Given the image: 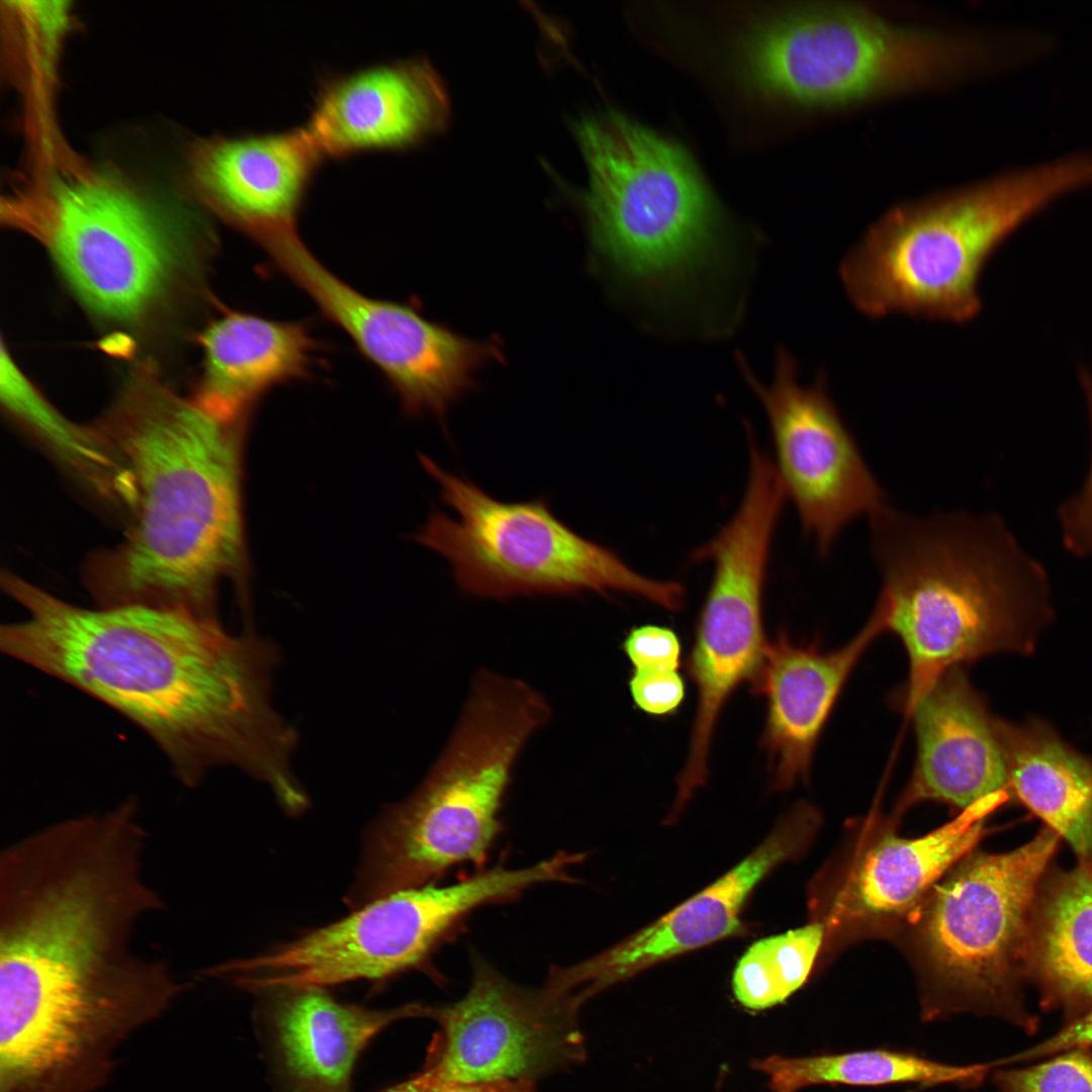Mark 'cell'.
I'll return each mask as SVG.
<instances>
[{"label":"cell","instance_id":"8","mask_svg":"<svg viewBox=\"0 0 1092 1092\" xmlns=\"http://www.w3.org/2000/svg\"><path fill=\"white\" fill-rule=\"evenodd\" d=\"M550 714L526 681L478 671L427 777L373 826L349 904L359 907L429 885L457 864L484 861L515 764Z\"/></svg>","mask_w":1092,"mask_h":1092},{"label":"cell","instance_id":"13","mask_svg":"<svg viewBox=\"0 0 1092 1092\" xmlns=\"http://www.w3.org/2000/svg\"><path fill=\"white\" fill-rule=\"evenodd\" d=\"M785 499L766 481H751L734 516L693 559L709 560L712 579L688 661L698 693L688 757L675 803L685 806L708 778V760L719 715L733 692L752 681L767 643L762 599L774 533Z\"/></svg>","mask_w":1092,"mask_h":1092},{"label":"cell","instance_id":"16","mask_svg":"<svg viewBox=\"0 0 1092 1092\" xmlns=\"http://www.w3.org/2000/svg\"><path fill=\"white\" fill-rule=\"evenodd\" d=\"M741 376L760 401L769 424L777 472L801 526L827 555L855 519L884 508L886 494L830 397L820 374L811 385L798 380V363L778 348L774 375L759 381L743 354H735Z\"/></svg>","mask_w":1092,"mask_h":1092},{"label":"cell","instance_id":"10","mask_svg":"<svg viewBox=\"0 0 1092 1092\" xmlns=\"http://www.w3.org/2000/svg\"><path fill=\"white\" fill-rule=\"evenodd\" d=\"M419 458L457 518L434 510L414 538L448 561L462 593L493 600L619 593L669 611L681 608L679 583L635 571L614 550L562 522L545 496L503 502L429 456Z\"/></svg>","mask_w":1092,"mask_h":1092},{"label":"cell","instance_id":"24","mask_svg":"<svg viewBox=\"0 0 1092 1092\" xmlns=\"http://www.w3.org/2000/svg\"><path fill=\"white\" fill-rule=\"evenodd\" d=\"M274 1045L292 1092H350L356 1059L391 1023L434 1018L436 1008L410 1003L371 1010L336 1001L323 988L269 991Z\"/></svg>","mask_w":1092,"mask_h":1092},{"label":"cell","instance_id":"4","mask_svg":"<svg viewBox=\"0 0 1092 1092\" xmlns=\"http://www.w3.org/2000/svg\"><path fill=\"white\" fill-rule=\"evenodd\" d=\"M870 547L881 575L872 615L908 656L907 717L946 671L1030 651L1054 615L1048 570L997 514L915 517L886 505L870 517Z\"/></svg>","mask_w":1092,"mask_h":1092},{"label":"cell","instance_id":"12","mask_svg":"<svg viewBox=\"0 0 1092 1092\" xmlns=\"http://www.w3.org/2000/svg\"><path fill=\"white\" fill-rule=\"evenodd\" d=\"M535 883L529 867H495L453 885L394 892L268 953L213 965L210 975L264 992L382 980L420 966L474 909Z\"/></svg>","mask_w":1092,"mask_h":1092},{"label":"cell","instance_id":"20","mask_svg":"<svg viewBox=\"0 0 1092 1092\" xmlns=\"http://www.w3.org/2000/svg\"><path fill=\"white\" fill-rule=\"evenodd\" d=\"M910 717L917 755L898 811L936 801L962 812L1001 799L1008 780L995 717L963 667L941 675Z\"/></svg>","mask_w":1092,"mask_h":1092},{"label":"cell","instance_id":"35","mask_svg":"<svg viewBox=\"0 0 1092 1092\" xmlns=\"http://www.w3.org/2000/svg\"><path fill=\"white\" fill-rule=\"evenodd\" d=\"M535 1084L536 1082L527 1080H496L478 1083H431L427 1078L425 1092H536Z\"/></svg>","mask_w":1092,"mask_h":1092},{"label":"cell","instance_id":"18","mask_svg":"<svg viewBox=\"0 0 1092 1092\" xmlns=\"http://www.w3.org/2000/svg\"><path fill=\"white\" fill-rule=\"evenodd\" d=\"M448 115L438 74L410 59L322 75L303 126L325 161L410 148L443 128Z\"/></svg>","mask_w":1092,"mask_h":1092},{"label":"cell","instance_id":"32","mask_svg":"<svg viewBox=\"0 0 1092 1092\" xmlns=\"http://www.w3.org/2000/svg\"><path fill=\"white\" fill-rule=\"evenodd\" d=\"M629 690L635 705L654 716L676 711L685 697V682L677 669H633Z\"/></svg>","mask_w":1092,"mask_h":1092},{"label":"cell","instance_id":"33","mask_svg":"<svg viewBox=\"0 0 1092 1092\" xmlns=\"http://www.w3.org/2000/svg\"><path fill=\"white\" fill-rule=\"evenodd\" d=\"M623 649L633 665L639 668L677 669L681 646L675 632L658 625H642L630 630Z\"/></svg>","mask_w":1092,"mask_h":1092},{"label":"cell","instance_id":"27","mask_svg":"<svg viewBox=\"0 0 1092 1092\" xmlns=\"http://www.w3.org/2000/svg\"><path fill=\"white\" fill-rule=\"evenodd\" d=\"M997 1062L953 1066L915 1053L867 1050L788 1058L774 1055L752 1062L768 1077L771 1092H797L812 1085L883 1086L916 1083L978 1087Z\"/></svg>","mask_w":1092,"mask_h":1092},{"label":"cell","instance_id":"3","mask_svg":"<svg viewBox=\"0 0 1092 1092\" xmlns=\"http://www.w3.org/2000/svg\"><path fill=\"white\" fill-rule=\"evenodd\" d=\"M243 423L216 418L147 367L95 422L135 488L123 539L91 554L83 568L97 607L216 618L217 585L243 559Z\"/></svg>","mask_w":1092,"mask_h":1092},{"label":"cell","instance_id":"36","mask_svg":"<svg viewBox=\"0 0 1092 1092\" xmlns=\"http://www.w3.org/2000/svg\"><path fill=\"white\" fill-rule=\"evenodd\" d=\"M427 1086V1077L422 1072L414 1078H411L396 1086H393L386 1092H425Z\"/></svg>","mask_w":1092,"mask_h":1092},{"label":"cell","instance_id":"21","mask_svg":"<svg viewBox=\"0 0 1092 1092\" xmlns=\"http://www.w3.org/2000/svg\"><path fill=\"white\" fill-rule=\"evenodd\" d=\"M883 632L872 615L849 642L834 650L798 644L785 632L767 643L751 682L766 700L762 746L776 790H789L808 779L818 739L847 678Z\"/></svg>","mask_w":1092,"mask_h":1092},{"label":"cell","instance_id":"5","mask_svg":"<svg viewBox=\"0 0 1092 1092\" xmlns=\"http://www.w3.org/2000/svg\"><path fill=\"white\" fill-rule=\"evenodd\" d=\"M978 48L899 25L857 5L736 0L710 47V73L732 121L768 144L791 117L936 79Z\"/></svg>","mask_w":1092,"mask_h":1092},{"label":"cell","instance_id":"28","mask_svg":"<svg viewBox=\"0 0 1092 1092\" xmlns=\"http://www.w3.org/2000/svg\"><path fill=\"white\" fill-rule=\"evenodd\" d=\"M1035 957L1051 999L1066 1005L1092 1003V872L1071 873L1052 892Z\"/></svg>","mask_w":1092,"mask_h":1092},{"label":"cell","instance_id":"6","mask_svg":"<svg viewBox=\"0 0 1092 1092\" xmlns=\"http://www.w3.org/2000/svg\"><path fill=\"white\" fill-rule=\"evenodd\" d=\"M589 182L580 195L592 257L654 312L695 298L738 267L746 228L679 140L616 109L574 125Z\"/></svg>","mask_w":1092,"mask_h":1092},{"label":"cell","instance_id":"26","mask_svg":"<svg viewBox=\"0 0 1092 1092\" xmlns=\"http://www.w3.org/2000/svg\"><path fill=\"white\" fill-rule=\"evenodd\" d=\"M0 390L3 405L57 462L96 498L126 517L135 488L124 459L95 424L75 423L57 410L25 376L2 346Z\"/></svg>","mask_w":1092,"mask_h":1092},{"label":"cell","instance_id":"22","mask_svg":"<svg viewBox=\"0 0 1092 1092\" xmlns=\"http://www.w3.org/2000/svg\"><path fill=\"white\" fill-rule=\"evenodd\" d=\"M998 802L977 804L921 837L887 832L877 839L857 857L832 899L822 922L826 933L912 916L933 886L970 853L985 815Z\"/></svg>","mask_w":1092,"mask_h":1092},{"label":"cell","instance_id":"1","mask_svg":"<svg viewBox=\"0 0 1092 1092\" xmlns=\"http://www.w3.org/2000/svg\"><path fill=\"white\" fill-rule=\"evenodd\" d=\"M1 584L25 613L1 626V650L125 716L184 786L229 765L279 799L295 791V735L273 708L277 654L266 640L177 610L80 607L9 571Z\"/></svg>","mask_w":1092,"mask_h":1092},{"label":"cell","instance_id":"19","mask_svg":"<svg viewBox=\"0 0 1092 1092\" xmlns=\"http://www.w3.org/2000/svg\"><path fill=\"white\" fill-rule=\"evenodd\" d=\"M324 161L304 126L199 141L190 174L203 201L262 247L297 234V219Z\"/></svg>","mask_w":1092,"mask_h":1092},{"label":"cell","instance_id":"9","mask_svg":"<svg viewBox=\"0 0 1092 1092\" xmlns=\"http://www.w3.org/2000/svg\"><path fill=\"white\" fill-rule=\"evenodd\" d=\"M2 218L40 243L91 310L121 324L145 318L196 263L198 245L176 217L83 167L15 190Z\"/></svg>","mask_w":1092,"mask_h":1092},{"label":"cell","instance_id":"29","mask_svg":"<svg viewBox=\"0 0 1092 1092\" xmlns=\"http://www.w3.org/2000/svg\"><path fill=\"white\" fill-rule=\"evenodd\" d=\"M825 935V925L814 921L751 944L733 973L736 1000L750 1010L785 1002L807 982Z\"/></svg>","mask_w":1092,"mask_h":1092},{"label":"cell","instance_id":"23","mask_svg":"<svg viewBox=\"0 0 1092 1092\" xmlns=\"http://www.w3.org/2000/svg\"><path fill=\"white\" fill-rule=\"evenodd\" d=\"M202 376L195 401L225 422H244L272 388L306 378L318 350L305 324L226 310L199 335Z\"/></svg>","mask_w":1092,"mask_h":1092},{"label":"cell","instance_id":"2","mask_svg":"<svg viewBox=\"0 0 1092 1092\" xmlns=\"http://www.w3.org/2000/svg\"><path fill=\"white\" fill-rule=\"evenodd\" d=\"M138 800L69 817L0 853V1004L71 1001L153 1021L185 991L140 954L138 926L167 908L146 874Z\"/></svg>","mask_w":1092,"mask_h":1092},{"label":"cell","instance_id":"30","mask_svg":"<svg viewBox=\"0 0 1092 1092\" xmlns=\"http://www.w3.org/2000/svg\"><path fill=\"white\" fill-rule=\"evenodd\" d=\"M1041 1064L999 1070L994 1082L1002 1092H1092V1049L1077 1046Z\"/></svg>","mask_w":1092,"mask_h":1092},{"label":"cell","instance_id":"34","mask_svg":"<svg viewBox=\"0 0 1092 1092\" xmlns=\"http://www.w3.org/2000/svg\"><path fill=\"white\" fill-rule=\"evenodd\" d=\"M1077 1046H1092V1008L1041 1043L1006 1059L1007 1063L1028 1061Z\"/></svg>","mask_w":1092,"mask_h":1092},{"label":"cell","instance_id":"7","mask_svg":"<svg viewBox=\"0 0 1092 1092\" xmlns=\"http://www.w3.org/2000/svg\"><path fill=\"white\" fill-rule=\"evenodd\" d=\"M1091 186L1092 153L1085 152L897 206L843 257L847 297L872 318L970 322L982 309L980 278L995 251L1053 202Z\"/></svg>","mask_w":1092,"mask_h":1092},{"label":"cell","instance_id":"17","mask_svg":"<svg viewBox=\"0 0 1092 1092\" xmlns=\"http://www.w3.org/2000/svg\"><path fill=\"white\" fill-rule=\"evenodd\" d=\"M818 824L816 809L798 803L749 854L704 890L604 951L552 969L551 981L589 999L656 964L735 934L755 887L777 867L798 857Z\"/></svg>","mask_w":1092,"mask_h":1092},{"label":"cell","instance_id":"11","mask_svg":"<svg viewBox=\"0 0 1092 1092\" xmlns=\"http://www.w3.org/2000/svg\"><path fill=\"white\" fill-rule=\"evenodd\" d=\"M1058 844L1041 830L1009 852L967 854L933 886L916 912L922 1017L998 1014L1027 1028L1013 1007V982L1038 879Z\"/></svg>","mask_w":1092,"mask_h":1092},{"label":"cell","instance_id":"25","mask_svg":"<svg viewBox=\"0 0 1092 1092\" xmlns=\"http://www.w3.org/2000/svg\"><path fill=\"white\" fill-rule=\"evenodd\" d=\"M995 727L1008 786L1080 857L1092 860V759L1042 721L995 718Z\"/></svg>","mask_w":1092,"mask_h":1092},{"label":"cell","instance_id":"15","mask_svg":"<svg viewBox=\"0 0 1092 1092\" xmlns=\"http://www.w3.org/2000/svg\"><path fill=\"white\" fill-rule=\"evenodd\" d=\"M585 998L547 983L519 986L475 956L466 994L436 1008L440 1031L423 1071L431 1083L536 1080L585 1059Z\"/></svg>","mask_w":1092,"mask_h":1092},{"label":"cell","instance_id":"14","mask_svg":"<svg viewBox=\"0 0 1092 1092\" xmlns=\"http://www.w3.org/2000/svg\"><path fill=\"white\" fill-rule=\"evenodd\" d=\"M266 252L276 267L345 332L384 376L405 413L444 422L448 408L476 386L475 375L500 361L497 340L476 341L403 303L363 294L322 264L292 236Z\"/></svg>","mask_w":1092,"mask_h":1092},{"label":"cell","instance_id":"31","mask_svg":"<svg viewBox=\"0 0 1092 1092\" xmlns=\"http://www.w3.org/2000/svg\"><path fill=\"white\" fill-rule=\"evenodd\" d=\"M1090 430V458L1081 487L1062 502L1057 510L1060 536L1065 550L1076 558L1092 557V374L1079 370Z\"/></svg>","mask_w":1092,"mask_h":1092}]
</instances>
